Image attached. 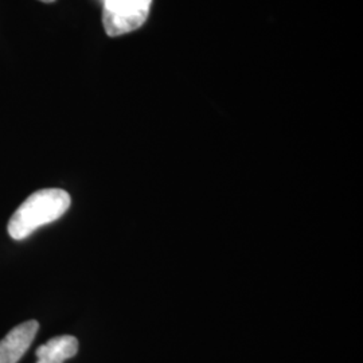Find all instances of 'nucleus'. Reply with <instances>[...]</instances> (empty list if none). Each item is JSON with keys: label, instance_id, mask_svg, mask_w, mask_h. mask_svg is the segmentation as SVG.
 <instances>
[{"label": "nucleus", "instance_id": "39448f33", "mask_svg": "<svg viewBox=\"0 0 363 363\" xmlns=\"http://www.w3.org/2000/svg\"><path fill=\"white\" fill-rule=\"evenodd\" d=\"M39 1H43V3H52V1H55V0H39Z\"/></svg>", "mask_w": 363, "mask_h": 363}, {"label": "nucleus", "instance_id": "20e7f679", "mask_svg": "<svg viewBox=\"0 0 363 363\" xmlns=\"http://www.w3.org/2000/svg\"><path fill=\"white\" fill-rule=\"evenodd\" d=\"M78 352V340L72 335H61L39 346L35 355L37 363H64Z\"/></svg>", "mask_w": 363, "mask_h": 363}, {"label": "nucleus", "instance_id": "f03ea898", "mask_svg": "<svg viewBox=\"0 0 363 363\" xmlns=\"http://www.w3.org/2000/svg\"><path fill=\"white\" fill-rule=\"evenodd\" d=\"M103 25L109 37H120L143 26L152 0H103Z\"/></svg>", "mask_w": 363, "mask_h": 363}, {"label": "nucleus", "instance_id": "7ed1b4c3", "mask_svg": "<svg viewBox=\"0 0 363 363\" xmlns=\"http://www.w3.org/2000/svg\"><path fill=\"white\" fill-rule=\"evenodd\" d=\"M39 330L37 320L16 325L0 340V363H18L31 346Z\"/></svg>", "mask_w": 363, "mask_h": 363}, {"label": "nucleus", "instance_id": "f257e3e1", "mask_svg": "<svg viewBox=\"0 0 363 363\" xmlns=\"http://www.w3.org/2000/svg\"><path fill=\"white\" fill-rule=\"evenodd\" d=\"M70 203V195L61 189H45L30 195L10 218V237L16 241L25 240L43 225L60 220Z\"/></svg>", "mask_w": 363, "mask_h": 363}]
</instances>
